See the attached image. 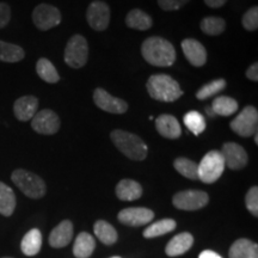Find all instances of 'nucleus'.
Listing matches in <instances>:
<instances>
[{
  "label": "nucleus",
  "mask_w": 258,
  "mask_h": 258,
  "mask_svg": "<svg viewBox=\"0 0 258 258\" xmlns=\"http://www.w3.org/2000/svg\"><path fill=\"white\" fill-rule=\"evenodd\" d=\"M86 19L93 30L104 31L110 23V8L101 0H96L89 5Z\"/></svg>",
  "instance_id": "nucleus-11"
},
{
  "label": "nucleus",
  "mask_w": 258,
  "mask_h": 258,
  "mask_svg": "<svg viewBox=\"0 0 258 258\" xmlns=\"http://www.w3.org/2000/svg\"><path fill=\"white\" fill-rule=\"evenodd\" d=\"M61 125L60 118L56 112L49 109L37 111L31 118V128L38 134L53 135L59 132Z\"/></svg>",
  "instance_id": "nucleus-10"
},
{
  "label": "nucleus",
  "mask_w": 258,
  "mask_h": 258,
  "mask_svg": "<svg viewBox=\"0 0 258 258\" xmlns=\"http://www.w3.org/2000/svg\"><path fill=\"white\" fill-rule=\"evenodd\" d=\"M110 258H121V257H118V256H114V257H110Z\"/></svg>",
  "instance_id": "nucleus-44"
},
{
  "label": "nucleus",
  "mask_w": 258,
  "mask_h": 258,
  "mask_svg": "<svg viewBox=\"0 0 258 258\" xmlns=\"http://www.w3.org/2000/svg\"><path fill=\"white\" fill-rule=\"evenodd\" d=\"M125 24L128 28L135 29V30H148L152 28L153 21L151 16L144 12L143 10L134 9L128 12L125 17Z\"/></svg>",
  "instance_id": "nucleus-24"
},
{
  "label": "nucleus",
  "mask_w": 258,
  "mask_h": 258,
  "mask_svg": "<svg viewBox=\"0 0 258 258\" xmlns=\"http://www.w3.org/2000/svg\"><path fill=\"white\" fill-rule=\"evenodd\" d=\"M141 54L148 63L157 67H170L176 61L175 47L159 36L146 38L141 46Z\"/></svg>",
  "instance_id": "nucleus-1"
},
{
  "label": "nucleus",
  "mask_w": 258,
  "mask_h": 258,
  "mask_svg": "<svg viewBox=\"0 0 258 258\" xmlns=\"http://www.w3.org/2000/svg\"><path fill=\"white\" fill-rule=\"evenodd\" d=\"M225 170V161L220 151L213 150L198 164L199 179L206 184H212L220 178Z\"/></svg>",
  "instance_id": "nucleus-5"
},
{
  "label": "nucleus",
  "mask_w": 258,
  "mask_h": 258,
  "mask_svg": "<svg viewBox=\"0 0 258 258\" xmlns=\"http://www.w3.org/2000/svg\"><path fill=\"white\" fill-rule=\"evenodd\" d=\"M230 258H258V245L246 238H240L231 245Z\"/></svg>",
  "instance_id": "nucleus-21"
},
{
  "label": "nucleus",
  "mask_w": 258,
  "mask_h": 258,
  "mask_svg": "<svg viewBox=\"0 0 258 258\" xmlns=\"http://www.w3.org/2000/svg\"><path fill=\"white\" fill-rule=\"evenodd\" d=\"M212 110L215 115L231 116L238 110V102L227 96H219L213 101Z\"/></svg>",
  "instance_id": "nucleus-28"
},
{
  "label": "nucleus",
  "mask_w": 258,
  "mask_h": 258,
  "mask_svg": "<svg viewBox=\"0 0 258 258\" xmlns=\"http://www.w3.org/2000/svg\"><path fill=\"white\" fill-rule=\"evenodd\" d=\"M38 99L35 96H23L14 104V114L22 122L30 121L37 112Z\"/></svg>",
  "instance_id": "nucleus-17"
},
{
  "label": "nucleus",
  "mask_w": 258,
  "mask_h": 258,
  "mask_svg": "<svg viewBox=\"0 0 258 258\" xmlns=\"http://www.w3.org/2000/svg\"><path fill=\"white\" fill-rule=\"evenodd\" d=\"M60 10L49 4H40L34 9L32 12V22L37 29L42 31H47L51 28H55L61 23Z\"/></svg>",
  "instance_id": "nucleus-9"
},
{
  "label": "nucleus",
  "mask_w": 258,
  "mask_h": 258,
  "mask_svg": "<svg viewBox=\"0 0 258 258\" xmlns=\"http://www.w3.org/2000/svg\"><path fill=\"white\" fill-rule=\"evenodd\" d=\"M176 226L177 224L173 219H163V220L157 221L148 226L146 230L144 231V237L147 238V239L160 237V235L172 232L176 228Z\"/></svg>",
  "instance_id": "nucleus-29"
},
{
  "label": "nucleus",
  "mask_w": 258,
  "mask_h": 258,
  "mask_svg": "<svg viewBox=\"0 0 258 258\" xmlns=\"http://www.w3.org/2000/svg\"><path fill=\"white\" fill-rule=\"evenodd\" d=\"M226 85H227V83H226L225 79L213 80V82L203 85L202 88L196 92V98L200 99V101H205V99L211 98V97L221 92L222 90L226 88Z\"/></svg>",
  "instance_id": "nucleus-34"
},
{
  "label": "nucleus",
  "mask_w": 258,
  "mask_h": 258,
  "mask_svg": "<svg viewBox=\"0 0 258 258\" xmlns=\"http://www.w3.org/2000/svg\"><path fill=\"white\" fill-rule=\"evenodd\" d=\"M199 258H224V257H221L220 254L215 252V251L205 250V251H202L201 253H200Z\"/></svg>",
  "instance_id": "nucleus-41"
},
{
  "label": "nucleus",
  "mask_w": 258,
  "mask_h": 258,
  "mask_svg": "<svg viewBox=\"0 0 258 258\" xmlns=\"http://www.w3.org/2000/svg\"><path fill=\"white\" fill-rule=\"evenodd\" d=\"M11 179L16 186L28 198L38 200L46 195L47 186L44 180L30 171L23 169L15 170L11 175Z\"/></svg>",
  "instance_id": "nucleus-4"
},
{
  "label": "nucleus",
  "mask_w": 258,
  "mask_h": 258,
  "mask_svg": "<svg viewBox=\"0 0 258 258\" xmlns=\"http://www.w3.org/2000/svg\"><path fill=\"white\" fill-rule=\"evenodd\" d=\"M207 114H208L209 116H212V117H213V116H215V114H214V112H213V110H212V108H207Z\"/></svg>",
  "instance_id": "nucleus-42"
},
{
  "label": "nucleus",
  "mask_w": 258,
  "mask_h": 258,
  "mask_svg": "<svg viewBox=\"0 0 258 258\" xmlns=\"http://www.w3.org/2000/svg\"><path fill=\"white\" fill-rule=\"evenodd\" d=\"M190 0H158V5L164 11H176L188 4Z\"/></svg>",
  "instance_id": "nucleus-37"
},
{
  "label": "nucleus",
  "mask_w": 258,
  "mask_h": 258,
  "mask_svg": "<svg viewBox=\"0 0 258 258\" xmlns=\"http://www.w3.org/2000/svg\"><path fill=\"white\" fill-rule=\"evenodd\" d=\"M200 27H201V30L205 32L206 35H209V36H218V35H221L222 32L225 31L226 23L222 18L211 16V17L203 18Z\"/></svg>",
  "instance_id": "nucleus-33"
},
{
  "label": "nucleus",
  "mask_w": 258,
  "mask_h": 258,
  "mask_svg": "<svg viewBox=\"0 0 258 258\" xmlns=\"http://www.w3.org/2000/svg\"><path fill=\"white\" fill-rule=\"evenodd\" d=\"M2 258H12V257H2Z\"/></svg>",
  "instance_id": "nucleus-45"
},
{
  "label": "nucleus",
  "mask_w": 258,
  "mask_h": 258,
  "mask_svg": "<svg viewBox=\"0 0 258 258\" xmlns=\"http://www.w3.org/2000/svg\"><path fill=\"white\" fill-rule=\"evenodd\" d=\"M227 0H205V4L212 9H219L224 6Z\"/></svg>",
  "instance_id": "nucleus-40"
},
{
  "label": "nucleus",
  "mask_w": 258,
  "mask_h": 258,
  "mask_svg": "<svg viewBox=\"0 0 258 258\" xmlns=\"http://www.w3.org/2000/svg\"><path fill=\"white\" fill-rule=\"evenodd\" d=\"M96 247L95 238L88 232H82L76 238L73 245V254L77 258H89L91 257Z\"/></svg>",
  "instance_id": "nucleus-22"
},
{
  "label": "nucleus",
  "mask_w": 258,
  "mask_h": 258,
  "mask_svg": "<svg viewBox=\"0 0 258 258\" xmlns=\"http://www.w3.org/2000/svg\"><path fill=\"white\" fill-rule=\"evenodd\" d=\"M254 144L258 145V132L256 134H254Z\"/></svg>",
  "instance_id": "nucleus-43"
},
{
  "label": "nucleus",
  "mask_w": 258,
  "mask_h": 258,
  "mask_svg": "<svg viewBox=\"0 0 258 258\" xmlns=\"http://www.w3.org/2000/svg\"><path fill=\"white\" fill-rule=\"evenodd\" d=\"M241 24L249 31H254L258 29V8L253 6L245 12L241 18Z\"/></svg>",
  "instance_id": "nucleus-35"
},
{
  "label": "nucleus",
  "mask_w": 258,
  "mask_h": 258,
  "mask_svg": "<svg viewBox=\"0 0 258 258\" xmlns=\"http://www.w3.org/2000/svg\"><path fill=\"white\" fill-rule=\"evenodd\" d=\"M183 121H184V124L186 125V128H188L189 131L195 135H200L201 133H203L206 127H207L205 116H203L201 112L195 111V110L186 112L184 115V118H183Z\"/></svg>",
  "instance_id": "nucleus-31"
},
{
  "label": "nucleus",
  "mask_w": 258,
  "mask_h": 258,
  "mask_svg": "<svg viewBox=\"0 0 258 258\" xmlns=\"http://www.w3.org/2000/svg\"><path fill=\"white\" fill-rule=\"evenodd\" d=\"M25 56V51L22 47L14 43L0 41V61L3 62H18L23 60Z\"/></svg>",
  "instance_id": "nucleus-27"
},
{
  "label": "nucleus",
  "mask_w": 258,
  "mask_h": 258,
  "mask_svg": "<svg viewBox=\"0 0 258 258\" xmlns=\"http://www.w3.org/2000/svg\"><path fill=\"white\" fill-rule=\"evenodd\" d=\"M258 111L254 106H245L231 122V129L243 138H250L257 133Z\"/></svg>",
  "instance_id": "nucleus-7"
},
{
  "label": "nucleus",
  "mask_w": 258,
  "mask_h": 258,
  "mask_svg": "<svg viewBox=\"0 0 258 258\" xmlns=\"http://www.w3.org/2000/svg\"><path fill=\"white\" fill-rule=\"evenodd\" d=\"M154 218V212L145 207H132L124 208L118 213L117 219L121 224L139 227V226L147 225Z\"/></svg>",
  "instance_id": "nucleus-14"
},
{
  "label": "nucleus",
  "mask_w": 258,
  "mask_h": 258,
  "mask_svg": "<svg viewBox=\"0 0 258 258\" xmlns=\"http://www.w3.org/2000/svg\"><path fill=\"white\" fill-rule=\"evenodd\" d=\"M246 77L252 82H258V64L254 62L246 71Z\"/></svg>",
  "instance_id": "nucleus-39"
},
{
  "label": "nucleus",
  "mask_w": 258,
  "mask_h": 258,
  "mask_svg": "<svg viewBox=\"0 0 258 258\" xmlns=\"http://www.w3.org/2000/svg\"><path fill=\"white\" fill-rule=\"evenodd\" d=\"M182 50L186 60L192 66L202 67L207 62V50L201 42L194 40V38H186L182 42Z\"/></svg>",
  "instance_id": "nucleus-15"
},
{
  "label": "nucleus",
  "mask_w": 258,
  "mask_h": 258,
  "mask_svg": "<svg viewBox=\"0 0 258 258\" xmlns=\"http://www.w3.org/2000/svg\"><path fill=\"white\" fill-rule=\"evenodd\" d=\"M72 237L73 224L70 220H63L53 228V231L49 234V238H48V241L54 249H61V247L67 246L71 243Z\"/></svg>",
  "instance_id": "nucleus-16"
},
{
  "label": "nucleus",
  "mask_w": 258,
  "mask_h": 258,
  "mask_svg": "<svg viewBox=\"0 0 258 258\" xmlns=\"http://www.w3.org/2000/svg\"><path fill=\"white\" fill-rule=\"evenodd\" d=\"M42 247V233L37 228H32L24 235L21 243V250L25 256L32 257L40 252Z\"/></svg>",
  "instance_id": "nucleus-23"
},
{
  "label": "nucleus",
  "mask_w": 258,
  "mask_h": 258,
  "mask_svg": "<svg viewBox=\"0 0 258 258\" xmlns=\"http://www.w3.org/2000/svg\"><path fill=\"white\" fill-rule=\"evenodd\" d=\"M173 166L177 172L180 175L184 176L185 178L196 180L199 179V172H198V164L195 161L188 159V158L180 157L173 161Z\"/></svg>",
  "instance_id": "nucleus-32"
},
{
  "label": "nucleus",
  "mask_w": 258,
  "mask_h": 258,
  "mask_svg": "<svg viewBox=\"0 0 258 258\" xmlns=\"http://www.w3.org/2000/svg\"><path fill=\"white\" fill-rule=\"evenodd\" d=\"M110 139L116 148L129 159L137 161L146 159L148 147L146 143L138 135L122 129H115L110 133Z\"/></svg>",
  "instance_id": "nucleus-2"
},
{
  "label": "nucleus",
  "mask_w": 258,
  "mask_h": 258,
  "mask_svg": "<svg viewBox=\"0 0 258 258\" xmlns=\"http://www.w3.org/2000/svg\"><path fill=\"white\" fill-rule=\"evenodd\" d=\"M147 91L153 99L159 102H175L183 96L179 84L167 74H154L146 83Z\"/></svg>",
  "instance_id": "nucleus-3"
},
{
  "label": "nucleus",
  "mask_w": 258,
  "mask_h": 258,
  "mask_svg": "<svg viewBox=\"0 0 258 258\" xmlns=\"http://www.w3.org/2000/svg\"><path fill=\"white\" fill-rule=\"evenodd\" d=\"M89 44L83 35H74L64 48V62L72 69H82L88 62Z\"/></svg>",
  "instance_id": "nucleus-6"
},
{
  "label": "nucleus",
  "mask_w": 258,
  "mask_h": 258,
  "mask_svg": "<svg viewBox=\"0 0 258 258\" xmlns=\"http://www.w3.org/2000/svg\"><path fill=\"white\" fill-rule=\"evenodd\" d=\"M209 196L202 190H183L172 199L173 206L180 211H199L208 205Z\"/></svg>",
  "instance_id": "nucleus-8"
},
{
  "label": "nucleus",
  "mask_w": 258,
  "mask_h": 258,
  "mask_svg": "<svg viewBox=\"0 0 258 258\" xmlns=\"http://www.w3.org/2000/svg\"><path fill=\"white\" fill-rule=\"evenodd\" d=\"M16 208V195L14 190L0 182V214L11 217Z\"/></svg>",
  "instance_id": "nucleus-25"
},
{
  "label": "nucleus",
  "mask_w": 258,
  "mask_h": 258,
  "mask_svg": "<svg viewBox=\"0 0 258 258\" xmlns=\"http://www.w3.org/2000/svg\"><path fill=\"white\" fill-rule=\"evenodd\" d=\"M225 165L231 170H241L246 166L247 153L240 145L235 143H225L220 151Z\"/></svg>",
  "instance_id": "nucleus-13"
},
{
  "label": "nucleus",
  "mask_w": 258,
  "mask_h": 258,
  "mask_svg": "<svg viewBox=\"0 0 258 258\" xmlns=\"http://www.w3.org/2000/svg\"><path fill=\"white\" fill-rule=\"evenodd\" d=\"M194 244V237L189 232H182V233L175 235V237L167 243L165 247V253L169 257H178L184 254L186 251L191 249Z\"/></svg>",
  "instance_id": "nucleus-18"
},
{
  "label": "nucleus",
  "mask_w": 258,
  "mask_h": 258,
  "mask_svg": "<svg viewBox=\"0 0 258 258\" xmlns=\"http://www.w3.org/2000/svg\"><path fill=\"white\" fill-rule=\"evenodd\" d=\"M93 231H95L96 237L104 245H112L117 241L118 235L114 226L104 220L96 221L95 226H93Z\"/></svg>",
  "instance_id": "nucleus-26"
},
{
  "label": "nucleus",
  "mask_w": 258,
  "mask_h": 258,
  "mask_svg": "<svg viewBox=\"0 0 258 258\" xmlns=\"http://www.w3.org/2000/svg\"><path fill=\"white\" fill-rule=\"evenodd\" d=\"M93 101L101 110L110 112V114H124L128 110L127 102L111 96L108 91L101 88L96 89L93 92Z\"/></svg>",
  "instance_id": "nucleus-12"
},
{
  "label": "nucleus",
  "mask_w": 258,
  "mask_h": 258,
  "mask_svg": "<svg viewBox=\"0 0 258 258\" xmlns=\"http://www.w3.org/2000/svg\"><path fill=\"white\" fill-rule=\"evenodd\" d=\"M36 72L38 77L46 83L55 84L60 80V76L57 73L55 66L49 60L46 59V57L38 59L36 63Z\"/></svg>",
  "instance_id": "nucleus-30"
},
{
  "label": "nucleus",
  "mask_w": 258,
  "mask_h": 258,
  "mask_svg": "<svg viewBox=\"0 0 258 258\" xmlns=\"http://www.w3.org/2000/svg\"><path fill=\"white\" fill-rule=\"evenodd\" d=\"M156 128L161 137L175 140L178 139L182 134V129H180L179 122L172 115H160L156 120Z\"/></svg>",
  "instance_id": "nucleus-19"
},
{
  "label": "nucleus",
  "mask_w": 258,
  "mask_h": 258,
  "mask_svg": "<svg viewBox=\"0 0 258 258\" xmlns=\"http://www.w3.org/2000/svg\"><path fill=\"white\" fill-rule=\"evenodd\" d=\"M245 205L253 217H258V188L252 186L245 196Z\"/></svg>",
  "instance_id": "nucleus-36"
},
{
  "label": "nucleus",
  "mask_w": 258,
  "mask_h": 258,
  "mask_svg": "<svg viewBox=\"0 0 258 258\" xmlns=\"http://www.w3.org/2000/svg\"><path fill=\"white\" fill-rule=\"evenodd\" d=\"M143 195V186L137 180L124 178L116 185V196L121 201H135Z\"/></svg>",
  "instance_id": "nucleus-20"
},
{
  "label": "nucleus",
  "mask_w": 258,
  "mask_h": 258,
  "mask_svg": "<svg viewBox=\"0 0 258 258\" xmlns=\"http://www.w3.org/2000/svg\"><path fill=\"white\" fill-rule=\"evenodd\" d=\"M11 19V8L6 3H0V29L5 28Z\"/></svg>",
  "instance_id": "nucleus-38"
}]
</instances>
